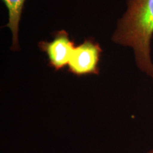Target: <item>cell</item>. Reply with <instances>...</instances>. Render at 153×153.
Instances as JSON below:
<instances>
[{
  "label": "cell",
  "instance_id": "1",
  "mask_svg": "<svg viewBox=\"0 0 153 153\" xmlns=\"http://www.w3.org/2000/svg\"><path fill=\"white\" fill-rule=\"evenodd\" d=\"M153 36V0H127V9L118 21L112 40L133 50L136 65L153 79L151 41Z\"/></svg>",
  "mask_w": 153,
  "mask_h": 153
},
{
  "label": "cell",
  "instance_id": "4",
  "mask_svg": "<svg viewBox=\"0 0 153 153\" xmlns=\"http://www.w3.org/2000/svg\"><path fill=\"white\" fill-rule=\"evenodd\" d=\"M26 0H2L9 12V22L6 25L12 32L13 43L11 49L16 51L19 49L18 32L19 22L21 20L22 11Z\"/></svg>",
  "mask_w": 153,
  "mask_h": 153
},
{
  "label": "cell",
  "instance_id": "5",
  "mask_svg": "<svg viewBox=\"0 0 153 153\" xmlns=\"http://www.w3.org/2000/svg\"><path fill=\"white\" fill-rule=\"evenodd\" d=\"M148 153H153V150H150Z\"/></svg>",
  "mask_w": 153,
  "mask_h": 153
},
{
  "label": "cell",
  "instance_id": "2",
  "mask_svg": "<svg viewBox=\"0 0 153 153\" xmlns=\"http://www.w3.org/2000/svg\"><path fill=\"white\" fill-rule=\"evenodd\" d=\"M102 49L92 38H87L75 47L68 63V71L77 76L99 74Z\"/></svg>",
  "mask_w": 153,
  "mask_h": 153
},
{
  "label": "cell",
  "instance_id": "3",
  "mask_svg": "<svg viewBox=\"0 0 153 153\" xmlns=\"http://www.w3.org/2000/svg\"><path fill=\"white\" fill-rule=\"evenodd\" d=\"M38 47L48 55L49 66L60 70L68 65L74 46V41L70 39L68 32L62 30L55 33L52 41H41Z\"/></svg>",
  "mask_w": 153,
  "mask_h": 153
}]
</instances>
